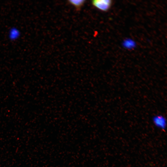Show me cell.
I'll return each instance as SVG.
<instances>
[{
  "label": "cell",
  "instance_id": "cell-1",
  "mask_svg": "<svg viewBox=\"0 0 167 167\" xmlns=\"http://www.w3.org/2000/svg\"><path fill=\"white\" fill-rule=\"evenodd\" d=\"M113 2L111 0H94L92 1V5L98 10L107 12L111 8Z\"/></svg>",
  "mask_w": 167,
  "mask_h": 167
},
{
  "label": "cell",
  "instance_id": "cell-2",
  "mask_svg": "<svg viewBox=\"0 0 167 167\" xmlns=\"http://www.w3.org/2000/svg\"><path fill=\"white\" fill-rule=\"evenodd\" d=\"M153 122L155 125L157 127L164 129L166 126V121L162 116L158 115L155 116L153 118Z\"/></svg>",
  "mask_w": 167,
  "mask_h": 167
},
{
  "label": "cell",
  "instance_id": "cell-3",
  "mask_svg": "<svg viewBox=\"0 0 167 167\" xmlns=\"http://www.w3.org/2000/svg\"><path fill=\"white\" fill-rule=\"evenodd\" d=\"M20 34L19 31L16 28H11L9 33V37L11 40H16L19 36Z\"/></svg>",
  "mask_w": 167,
  "mask_h": 167
},
{
  "label": "cell",
  "instance_id": "cell-4",
  "mask_svg": "<svg viewBox=\"0 0 167 167\" xmlns=\"http://www.w3.org/2000/svg\"><path fill=\"white\" fill-rule=\"evenodd\" d=\"M86 1L84 0H69L68 2L74 6L76 10H80L84 5Z\"/></svg>",
  "mask_w": 167,
  "mask_h": 167
}]
</instances>
